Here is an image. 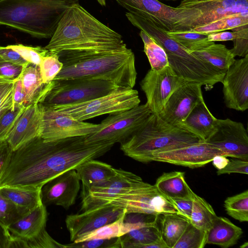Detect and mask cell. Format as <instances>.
<instances>
[{"label":"cell","mask_w":248,"mask_h":248,"mask_svg":"<svg viewBox=\"0 0 248 248\" xmlns=\"http://www.w3.org/2000/svg\"><path fill=\"white\" fill-rule=\"evenodd\" d=\"M149 183L139 176L122 169H116L110 179L81 192L80 211L108 204L115 199L128 195Z\"/></svg>","instance_id":"obj_11"},{"label":"cell","mask_w":248,"mask_h":248,"mask_svg":"<svg viewBox=\"0 0 248 248\" xmlns=\"http://www.w3.org/2000/svg\"><path fill=\"white\" fill-rule=\"evenodd\" d=\"M177 7L199 10L202 26L232 15H248V0H182Z\"/></svg>","instance_id":"obj_21"},{"label":"cell","mask_w":248,"mask_h":248,"mask_svg":"<svg viewBox=\"0 0 248 248\" xmlns=\"http://www.w3.org/2000/svg\"><path fill=\"white\" fill-rule=\"evenodd\" d=\"M114 144L88 143L85 136L51 141L35 137L12 151L0 178V188L42 187L61 173L104 155Z\"/></svg>","instance_id":"obj_1"},{"label":"cell","mask_w":248,"mask_h":248,"mask_svg":"<svg viewBox=\"0 0 248 248\" xmlns=\"http://www.w3.org/2000/svg\"><path fill=\"white\" fill-rule=\"evenodd\" d=\"M129 13L148 17L167 31H187L195 17L193 8L172 7L158 0H115Z\"/></svg>","instance_id":"obj_9"},{"label":"cell","mask_w":248,"mask_h":248,"mask_svg":"<svg viewBox=\"0 0 248 248\" xmlns=\"http://www.w3.org/2000/svg\"><path fill=\"white\" fill-rule=\"evenodd\" d=\"M0 57L3 60L14 64L23 67L29 62L25 60L16 51L6 46H0Z\"/></svg>","instance_id":"obj_51"},{"label":"cell","mask_w":248,"mask_h":248,"mask_svg":"<svg viewBox=\"0 0 248 248\" xmlns=\"http://www.w3.org/2000/svg\"><path fill=\"white\" fill-rule=\"evenodd\" d=\"M16 80L0 78V115L8 110L12 109L13 91Z\"/></svg>","instance_id":"obj_44"},{"label":"cell","mask_w":248,"mask_h":248,"mask_svg":"<svg viewBox=\"0 0 248 248\" xmlns=\"http://www.w3.org/2000/svg\"><path fill=\"white\" fill-rule=\"evenodd\" d=\"M155 186L168 199L191 197L193 192L186 181L185 172L182 171L163 173Z\"/></svg>","instance_id":"obj_27"},{"label":"cell","mask_w":248,"mask_h":248,"mask_svg":"<svg viewBox=\"0 0 248 248\" xmlns=\"http://www.w3.org/2000/svg\"><path fill=\"white\" fill-rule=\"evenodd\" d=\"M98 2L102 6L106 5V0H97Z\"/></svg>","instance_id":"obj_56"},{"label":"cell","mask_w":248,"mask_h":248,"mask_svg":"<svg viewBox=\"0 0 248 248\" xmlns=\"http://www.w3.org/2000/svg\"></svg>","instance_id":"obj_58"},{"label":"cell","mask_w":248,"mask_h":248,"mask_svg":"<svg viewBox=\"0 0 248 248\" xmlns=\"http://www.w3.org/2000/svg\"><path fill=\"white\" fill-rule=\"evenodd\" d=\"M25 95L26 107L39 102L46 84L43 83L39 66L29 63L23 67L20 76Z\"/></svg>","instance_id":"obj_31"},{"label":"cell","mask_w":248,"mask_h":248,"mask_svg":"<svg viewBox=\"0 0 248 248\" xmlns=\"http://www.w3.org/2000/svg\"><path fill=\"white\" fill-rule=\"evenodd\" d=\"M168 199L176 210L177 214L189 221L193 204L192 196L189 197Z\"/></svg>","instance_id":"obj_47"},{"label":"cell","mask_w":248,"mask_h":248,"mask_svg":"<svg viewBox=\"0 0 248 248\" xmlns=\"http://www.w3.org/2000/svg\"><path fill=\"white\" fill-rule=\"evenodd\" d=\"M248 247V243L247 242L244 243L240 247L242 248H247Z\"/></svg>","instance_id":"obj_57"},{"label":"cell","mask_w":248,"mask_h":248,"mask_svg":"<svg viewBox=\"0 0 248 248\" xmlns=\"http://www.w3.org/2000/svg\"><path fill=\"white\" fill-rule=\"evenodd\" d=\"M62 63L57 54L50 52L42 60L39 65L43 83L46 84L52 81L62 70Z\"/></svg>","instance_id":"obj_40"},{"label":"cell","mask_w":248,"mask_h":248,"mask_svg":"<svg viewBox=\"0 0 248 248\" xmlns=\"http://www.w3.org/2000/svg\"><path fill=\"white\" fill-rule=\"evenodd\" d=\"M126 213V210L122 207L106 204L80 214L68 215L65 224L70 240L76 242L92 231L120 218Z\"/></svg>","instance_id":"obj_16"},{"label":"cell","mask_w":248,"mask_h":248,"mask_svg":"<svg viewBox=\"0 0 248 248\" xmlns=\"http://www.w3.org/2000/svg\"><path fill=\"white\" fill-rule=\"evenodd\" d=\"M23 107H26V98L21 80L19 77L15 81L14 83L12 109L14 110L15 108Z\"/></svg>","instance_id":"obj_52"},{"label":"cell","mask_w":248,"mask_h":248,"mask_svg":"<svg viewBox=\"0 0 248 248\" xmlns=\"http://www.w3.org/2000/svg\"><path fill=\"white\" fill-rule=\"evenodd\" d=\"M184 81L169 65L158 71L148 70L140 84L153 113L159 114L163 110L170 95Z\"/></svg>","instance_id":"obj_13"},{"label":"cell","mask_w":248,"mask_h":248,"mask_svg":"<svg viewBox=\"0 0 248 248\" xmlns=\"http://www.w3.org/2000/svg\"><path fill=\"white\" fill-rule=\"evenodd\" d=\"M232 41L233 47L230 50L234 57L248 56V28H245L242 33Z\"/></svg>","instance_id":"obj_50"},{"label":"cell","mask_w":248,"mask_h":248,"mask_svg":"<svg viewBox=\"0 0 248 248\" xmlns=\"http://www.w3.org/2000/svg\"><path fill=\"white\" fill-rule=\"evenodd\" d=\"M153 113L146 103L110 114L103 120L98 130L85 136L87 143L108 141L122 144L128 140Z\"/></svg>","instance_id":"obj_10"},{"label":"cell","mask_w":248,"mask_h":248,"mask_svg":"<svg viewBox=\"0 0 248 248\" xmlns=\"http://www.w3.org/2000/svg\"><path fill=\"white\" fill-rule=\"evenodd\" d=\"M124 216L114 222L92 231L78 239L75 243L93 239H110L122 236L124 234L123 220Z\"/></svg>","instance_id":"obj_39"},{"label":"cell","mask_w":248,"mask_h":248,"mask_svg":"<svg viewBox=\"0 0 248 248\" xmlns=\"http://www.w3.org/2000/svg\"><path fill=\"white\" fill-rule=\"evenodd\" d=\"M246 28L248 27L244 28L232 32L222 31L212 33L208 34L207 39L208 41L214 42L216 41H233L240 36Z\"/></svg>","instance_id":"obj_53"},{"label":"cell","mask_w":248,"mask_h":248,"mask_svg":"<svg viewBox=\"0 0 248 248\" xmlns=\"http://www.w3.org/2000/svg\"><path fill=\"white\" fill-rule=\"evenodd\" d=\"M57 54L63 66L54 79H99L131 89L136 84L135 57L131 49L104 52L67 50Z\"/></svg>","instance_id":"obj_3"},{"label":"cell","mask_w":248,"mask_h":248,"mask_svg":"<svg viewBox=\"0 0 248 248\" xmlns=\"http://www.w3.org/2000/svg\"><path fill=\"white\" fill-rule=\"evenodd\" d=\"M242 234V229L229 219L217 216L207 232L206 244L228 248L235 245Z\"/></svg>","instance_id":"obj_25"},{"label":"cell","mask_w":248,"mask_h":248,"mask_svg":"<svg viewBox=\"0 0 248 248\" xmlns=\"http://www.w3.org/2000/svg\"><path fill=\"white\" fill-rule=\"evenodd\" d=\"M217 119L203 100L195 106L177 127L206 141L216 130Z\"/></svg>","instance_id":"obj_23"},{"label":"cell","mask_w":248,"mask_h":248,"mask_svg":"<svg viewBox=\"0 0 248 248\" xmlns=\"http://www.w3.org/2000/svg\"><path fill=\"white\" fill-rule=\"evenodd\" d=\"M201 84L185 81L170 95L158 116L175 126L183 121L198 103L203 100Z\"/></svg>","instance_id":"obj_19"},{"label":"cell","mask_w":248,"mask_h":248,"mask_svg":"<svg viewBox=\"0 0 248 248\" xmlns=\"http://www.w3.org/2000/svg\"><path fill=\"white\" fill-rule=\"evenodd\" d=\"M199 138L152 113L120 148L127 156L142 163L151 162L153 153L201 141Z\"/></svg>","instance_id":"obj_6"},{"label":"cell","mask_w":248,"mask_h":248,"mask_svg":"<svg viewBox=\"0 0 248 248\" xmlns=\"http://www.w3.org/2000/svg\"><path fill=\"white\" fill-rule=\"evenodd\" d=\"M190 52L217 68L224 71H226L235 60V57L225 45L216 44L214 42L205 47Z\"/></svg>","instance_id":"obj_30"},{"label":"cell","mask_w":248,"mask_h":248,"mask_svg":"<svg viewBox=\"0 0 248 248\" xmlns=\"http://www.w3.org/2000/svg\"><path fill=\"white\" fill-rule=\"evenodd\" d=\"M229 160L227 165L223 169L217 170V175L239 173L248 174V161L239 158H233Z\"/></svg>","instance_id":"obj_49"},{"label":"cell","mask_w":248,"mask_h":248,"mask_svg":"<svg viewBox=\"0 0 248 248\" xmlns=\"http://www.w3.org/2000/svg\"><path fill=\"white\" fill-rule=\"evenodd\" d=\"M227 157L223 155H216L214 157L211 162L217 170H221L224 168L229 162L230 159Z\"/></svg>","instance_id":"obj_55"},{"label":"cell","mask_w":248,"mask_h":248,"mask_svg":"<svg viewBox=\"0 0 248 248\" xmlns=\"http://www.w3.org/2000/svg\"><path fill=\"white\" fill-rule=\"evenodd\" d=\"M22 216L16 204L0 192V226H8Z\"/></svg>","instance_id":"obj_41"},{"label":"cell","mask_w":248,"mask_h":248,"mask_svg":"<svg viewBox=\"0 0 248 248\" xmlns=\"http://www.w3.org/2000/svg\"><path fill=\"white\" fill-rule=\"evenodd\" d=\"M216 155L224 154L204 140L186 146L153 153V161L166 162L190 168L202 167L211 162Z\"/></svg>","instance_id":"obj_17"},{"label":"cell","mask_w":248,"mask_h":248,"mask_svg":"<svg viewBox=\"0 0 248 248\" xmlns=\"http://www.w3.org/2000/svg\"><path fill=\"white\" fill-rule=\"evenodd\" d=\"M207 232L190 222L173 248H203L206 244Z\"/></svg>","instance_id":"obj_38"},{"label":"cell","mask_w":248,"mask_h":248,"mask_svg":"<svg viewBox=\"0 0 248 248\" xmlns=\"http://www.w3.org/2000/svg\"><path fill=\"white\" fill-rule=\"evenodd\" d=\"M39 104L41 113L40 137L45 141L85 136L96 131L99 127V124L84 122L51 107Z\"/></svg>","instance_id":"obj_12"},{"label":"cell","mask_w":248,"mask_h":248,"mask_svg":"<svg viewBox=\"0 0 248 248\" xmlns=\"http://www.w3.org/2000/svg\"><path fill=\"white\" fill-rule=\"evenodd\" d=\"M132 23L162 47L167 54L169 66L185 81L201 84L207 90L222 82L226 71L217 68L189 52L171 38L167 31L152 19L136 16Z\"/></svg>","instance_id":"obj_5"},{"label":"cell","mask_w":248,"mask_h":248,"mask_svg":"<svg viewBox=\"0 0 248 248\" xmlns=\"http://www.w3.org/2000/svg\"><path fill=\"white\" fill-rule=\"evenodd\" d=\"M248 15L235 14L215 20L210 23L195 27L189 31L207 34L248 27Z\"/></svg>","instance_id":"obj_34"},{"label":"cell","mask_w":248,"mask_h":248,"mask_svg":"<svg viewBox=\"0 0 248 248\" xmlns=\"http://www.w3.org/2000/svg\"><path fill=\"white\" fill-rule=\"evenodd\" d=\"M8 46L18 52L28 62L38 66H39L42 59L49 53L47 49L41 46L33 47L21 44Z\"/></svg>","instance_id":"obj_42"},{"label":"cell","mask_w":248,"mask_h":248,"mask_svg":"<svg viewBox=\"0 0 248 248\" xmlns=\"http://www.w3.org/2000/svg\"><path fill=\"white\" fill-rule=\"evenodd\" d=\"M46 206L42 204L6 227L11 234L27 241L46 228Z\"/></svg>","instance_id":"obj_24"},{"label":"cell","mask_w":248,"mask_h":248,"mask_svg":"<svg viewBox=\"0 0 248 248\" xmlns=\"http://www.w3.org/2000/svg\"><path fill=\"white\" fill-rule=\"evenodd\" d=\"M80 187V180L76 170L71 169L66 171L42 186V203L45 206H61L67 210L75 203Z\"/></svg>","instance_id":"obj_20"},{"label":"cell","mask_w":248,"mask_h":248,"mask_svg":"<svg viewBox=\"0 0 248 248\" xmlns=\"http://www.w3.org/2000/svg\"><path fill=\"white\" fill-rule=\"evenodd\" d=\"M65 248H122L120 237L105 239H93L65 245Z\"/></svg>","instance_id":"obj_45"},{"label":"cell","mask_w":248,"mask_h":248,"mask_svg":"<svg viewBox=\"0 0 248 248\" xmlns=\"http://www.w3.org/2000/svg\"><path fill=\"white\" fill-rule=\"evenodd\" d=\"M122 248H146L161 239L157 220L134 229L120 237Z\"/></svg>","instance_id":"obj_29"},{"label":"cell","mask_w":248,"mask_h":248,"mask_svg":"<svg viewBox=\"0 0 248 248\" xmlns=\"http://www.w3.org/2000/svg\"><path fill=\"white\" fill-rule=\"evenodd\" d=\"M221 83L226 106L244 111L248 108V56L235 60L226 70Z\"/></svg>","instance_id":"obj_18"},{"label":"cell","mask_w":248,"mask_h":248,"mask_svg":"<svg viewBox=\"0 0 248 248\" xmlns=\"http://www.w3.org/2000/svg\"><path fill=\"white\" fill-rule=\"evenodd\" d=\"M108 204L125 209L126 213L159 216L177 211L169 200L155 185L148 184L128 195L117 198Z\"/></svg>","instance_id":"obj_14"},{"label":"cell","mask_w":248,"mask_h":248,"mask_svg":"<svg viewBox=\"0 0 248 248\" xmlns=\"http://www.w3.org/2000/svg\"><path fill=\"white\" fill-rule=\"evenodd\" d=\"M82 184V189H87L113 177L116 169L111 165L94 159L86 161L75 169Z\"/></svg>","instance_id":"obj_26"},{"label":"cell","mask_w":248,"mask_h":248,"mask_svg":"<svg viewBox=\"0 0 248 248\" xmlns=\"http://www.w3.org/2000/svg\"><path fill=\"white\" fill-rule=\"evenodd\" d=\"M160 229L161 238L168 248H173L180 238L189 221L177 213L162 215Z\"/></svg>","instance_id":"obj_32"},{"label":"cell","mask_w":248,"mask_h":248,"mask_svg":"<svg viewBox=\"0 0 248 248\" xmlns=\"http://www.w3.org/2000/svg\"><path fill=\"white\" fill-rule=\"evenodd\" d=\"M25 108H15L14 110L10 109L1 116L0 118V141L7 140Z\"/></svg>","instance_id":"obj_43"},{"label":"cell","mask_w":248,"mask_h":248,"mask_svg":"<svg viewBox=\"0 0 248 248\" xmlns=\"http://www.w3.org/2000/svg\"><path fill=\"white\" fill-rule=\"evenodd\" d=\"M168 35L189 52L205 47L213 42L208 41V34L191 31H166Z\"/></svg>","instance_id":"obj_36"},{"label":"cell","mask_w":248,"mask_h":248,"mask_svg":"<svg viewBox=\"0 0 248 248\" xmlns=\"http://www.w3.org/2000/svg\"><path fill=\"white\" fill-rule=\"evenodd\" d=\"M41 113L39 103L27 106L17 120L6 140L15 151L29 141L40 136Z\"/></svg>","instance_id":"obj_22"},{"label":"cell","mask_w":248,"mask_h":248,"mask_svg":"<svg viewBox=\"0 0 248 248\" xmlns=\"http://www.w3.org/2000/svg\"><path fill=\"white\" fill-rule=\"evenodd\" d=\"M140 102L137 90L118 87L107 94L82 103L51 107L76 119L84 121L98 116L129 109L140 105Z\"/></svg>","instance_id":"obj_8"},{"label":"cell","mask_w":248,"mask_h":248,"mask_svg":"<svg viewBox=\"0 0 248 248\" xmlns=\"http://www.w3.org/2000/svg\"><path fill=\"white\" fill-rule=\"evenodd\" d=\"M140 35L144 44V51L149 62L151 69L160 70L169 65L167 54L162 48L153 38L141 31Z\"/></svg>","instance_id":"obj_35"},{"label":"cell","mask_w":248,"mask_h":248,"mask_svg":"<svg viewBox=\"0 0 248 248\" xmlns=\"http://www.w3.org/2000/svg\"><path fill=\"white\" fill-rule=\"evenodd\" d=\"M77 3L78 0H0V25L49 38L66 10Z\"/></svg>","instance_id":"obj_4"},{"label":"cell","mask_w":248,"mask_h":248,"mask_svg":"<svg viewBox=\"0 0 248 248\" xmlns=\"http://www.w3.org/2000/svg\"><path fill=\"white\" fill-rule=\"evenodd\" d=\"M225 156L248 161V135L244 124L230 119H217L216 130L205 141Z\"/></svg>","instance_id":"obj_15"},{"label":"cell","mask_w":248,"mask_h":248,"mask_svg":"<svg viewBox=\"0 0 248 248\" xmlns=\"http://www.w3.org/2000/svg\"><path fill=\"white\" fill-rule=\"evenodd\" d=\"M45 48L51 54L67 50L104 52L127 48L121 34L101 22L78 3L66 10Z\"/></svg>","instance_id":"obj_2"},{"label":"cell","mask_w":248,"mask_h":248,"mask_svg":"<svg viewBox=\"0 0 248 248\" xmlns=\"http://www.w3.org/2000/svg\"><path fill=\"white\" fill-rule=\"evenodd\" d=\"M23 67L5 61L0 57V78L16 80L20 77Z\"/></svg>","instance_id":"obj_48"},{"label":"cell","mask_w":248,"mask_h":248,"mask_svg":"<svg viewBox=\"0 0 248 248\" xmlns=\"http://www.w3.org/2000/svg\"><path fill=\"white\" fill-rule=\"evenodd\" d=\"M118 87L111 81L99 79H54L45 85L38 103L50 107L80 103L107 94Z\"/></svg>","instance_id":"obj_7"},{"label":"cell","mask_w":248,"mask_h":248,"mask_svg":"<svg viewBox=\"0 0 248 248\" xmlns=\"http://www.w3.org/2000/svg\"><path fill=\"white\" fill-rule=\"evenodd\" d=\"M28 248H65L54 240L47 232L46 228L35 237L27 240Z\"/></svg>","instance_id":"obj_46"},{"label":"cell","mask_w":248,"mask_h":248,"mask_svg":"<svg viewBox=\"0 0 248 248\" xmlns=\"http://www.w3.org/2000/svg\"><path fill=\"white\" fill-rule=\"evenodd\" d=\"M12 151L6 140L0 141V178L7 164Z\"/></svg>","instance_id":"obj_54"},{"label":"cell","mask_w":248,"mask_h":248,"mask_svg":"<svg viewBox=\"0 0 248 248\" xmlns=\"http://www.w3.org/2000/svg\"><path fill=\"white\" fill-rule=\"evenodd\" d=\"M224 206L228 215L240 222L248 221V190L229 197Z\"/></svg>","instance_id":"obj_37"},{"label":"cell","mask_w":248,"mask_h":248,"mask_svg":"<svg viewBox=\"0 0 248 248\" xmlns=\"http://www.w3.org/2000/svg\"><path fill=\"white\" fill-rule=\"evenodd\" d=\"M42 187H2L0 192L18 207L23 216L43 204Z\"/></svg>","instance_id":"obj_28"},{"label":"cell","mask_w":248,"mask_h":248,"mask_svg":"<svg viewBox=\"0 0 248 248\" xmlns=\"http://www.w3.org/2000/svg\"><path fill=\"white\" fill-rule=\"evenodd\" d=\"M189 222L196 227L208 232L217 215L211 205L194 192Z\"/></svg>","instance_id":"obj_33"}]
</instances>
